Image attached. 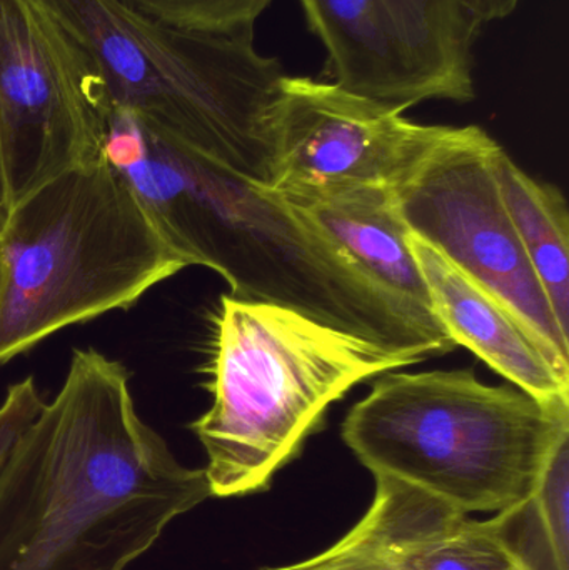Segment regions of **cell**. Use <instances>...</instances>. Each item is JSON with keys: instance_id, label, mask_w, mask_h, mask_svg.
I'll return each mask as SVG.
<instances>
[{"instance_id": "obj_2", "label": "cell", "mask_w": 569, "mask_h": 570, "mask_svg": "<svg viewBox=\"0 0 569 570\" xmlns=\"http://www.w3.org/2000/svg\"><path fill=\"white\" fill-rule=\"evenodd\" d=\"M104 154L174 249L189 266L219 274L234 298L293 308L433 358L457 348L436 317L381 287L264 184L167 142L116 107Z\"/></svg>"}, {"instance_id": "obj_12", "label": "cell", "mask_w": 569, "mask_h": 570, "mask_svg": "<svg viewBox=\"0 0 569 570\" xmlns=\"http://www.w3.org/2000/svg\"><path fill=\"white\" fill-rule=\"evenodd\" d=\"M431 308L454 344L463 345L510 384L543 402L567 401L569 377L557 371L523 325L447 257L410 234Z\"/></svg>"}, {"instance_id": "obj_5", "label": "cell", "mask_w": 569, "mask_h": 570, "mask_svg": "<svg viewBox=\"0 0 569 570\" xmlns=\"http://www.w3.org/2000/svg\"><path fill=\"white\" fill-rule=\"evenodd\" d=\"M190 267L100 157L12 207L0 229V364Z\"/></svg>"}, {"instance_id": "obj_16", "label": "cell", "mask_w": 569, "mask_h": 570, "mask_svg": "<svg viewBox=\"0 0 569 570\" xmlns=\"http://www.w3.org/2000/svg\"><path fill=\"white\" fill-rule=\"evenodd\" d=\"M531 502L558 569L569 570V432L551 452Z\"/></svg>"}, {"instance_id": "obj_8", "label": "cell", "mask_w": 569, "mask_h": 570, "mask_svg": "<svg viewBox=\"0 0 569 570\" xmlns=\"http://www.w3.org/2000/svg\"><path fill=\"white\" fill-rule=\"evenodd\" d=\"M110 102L42 0H0V159L9 206L104 154Z\"/></svg>"}, {"instance_id": "obj_17", "label": "cell", "mask_w": 569, "mask_h": 570, "mask_svg": "<svg viewBox=\"0 0 569 570\" xmlns=\"http://www.w3.org/2000/svg\"><path fill=\"white\" fill-rule=\"evenodd\" d=\"M271 570H410L401 564L380 539L357 522L340 541L320 554Z\"/></svg>"}, {"instance_id": "obj_3", "label": "cell", "mask_w": 569, "mask_h": 570, "mask_svg": "<svg viewBox=\"0 0 569 570\" xmlns=\"http://www.w3.org/2000/svg\"><path fill=\"white\" fill-rule=\"evenodd\" d=\"M430 358L293 308L223 295L207 371L213 404L190 424L206 452L210 494L267 491L323 428L334 402L384 372Z\"/></svg>"}, {"instance_id": "obj_15", "label": "cell", "mask_w": 569, "mask_h": 570, "mask_svg": "<svg viewBox=\"0 0 569 570\" xmlns=\"http://www.w3.org/2000/svg\"><path fill=\"white\" fill-rule=\"evenodd\" d=\"M136 9L183 29L234 33L254 29L274 0H124Z\"/></svg>"}, {"instance_id": "obj_6", "label": "cell", "mask_w": 569, "mask_h": 570, "mask_svg": "<svg viewBox=\"0 0 569 570\" xmlns=\"http://www.w3.org/2000/svg\"><path fill=\"white\" fill-rule=\"evenodd\" d=\"M99 70L110 107L167 142L266 186L264 119L283 66L254 29H183L124 0H42Z\"/></svg>"}, {"instance_id": "obj_13", "label": "cell", "mask_w": 569, "mask_h": 570, "mask_svg": "<svg viewBox=\"0 0 569 570\" xmlns=\"http://www.w3.org/2000/svg\"><path fill=\"white\" fill-rule=\"evenodd\" d=\"M277 196L304 214L381 287L418 311L436 317L411 253L410 229L401 216L393 187L333 184Z\"/></svg>"}, {"instance_id": "obj_1", "label": "cell", "mask_w": 569, "mask_h": 570, "mask_svg": "<svg viewBox=\"0 0 569 570\" xmlns=\"http://www.w3.org/2000/svg\"><path fill=\"white\" fill-rule=\"evenodd\" d=\"M209 498L140 417L127 368L76 348L0 471V570H124Z\"/></svg>"}, {"instance_id": "obj_11", "label": "cell", "mask_w": 569, "mask_h": 570, "mask_svg": "<svg viewBox=\"0 0 569 570\" xmlns=\"http://www.w3.org/2000/svg\"><path fill=\"white\" fill-rule=\"evenodd\" d=\"M373 502L360 519L410 570H524L501 515L487 521L420 488L374 478Z\"/></svg>"}, {"instance_id": "obj_14", "label": "cell", "mask_w": 569, "mask_h": 570, "mask_svg": "<svg viewBox=\"0 0 569 570\" xmlns=\"http://www.w3.org/2000/svg\"><path fill=\"white\" fill-rule=\"evenodd\" d=\"M497 174L524 254L569 337V214L561 190L528 176L501 147Z\"/></svg>"}, {"instance_id": "obj_22", "label": "cell", "mask_w": 569, "mask_h": 570, "mask_svg": "<svg viewBox=\"0 0 569 570\" xmlns=\"http://www.w3.org/2000/svg\"><path fill=\"white\" fill-rule=\"evenodd\" d=\"M263 570H271V569H263Z\"/></svg>"}, {"instance_id": "obj_4", "label": "cell", "mask_w": 569, "mask_h": 570, "mask_svg": "<svg viewBox=\"0 0 569 570\" xmlns=\"http://www.w3.org/2000/svg\"><path fill=\"white\" fill-rule=\"evenodd\" d=\"M568 432L569 399L488 385L474 368L384 372L341 425L373 478L408 482L470 515L528 504Z\"/></svg>"}, {"instance_id": "obj_10", "label": "cell", "mask_w": 569, "mask_h": 570, "mask_svg": "<svg viewBox=\"0 0 569 570\" xmlns=\"http://www.w3.org/2000/svg\"><path fill=\"white\" fill-rule=\"evenodd\" d=\"M403 112L336 82L284 73L264 119L266 186L276 194L351 183L393 187L441 129Z\"/></svg>"}, {"instance_id": "obj_18", "label": "cell", "mask_w": 569, "mask_h": 570, "mask_svg": "<svg viewBox=\"0 0 569 570\" xmlns=\"http://www.w3.org/2000/svg\"><path fill=\"white\" fill-rule=\"evenodd\" d=\"M43 404L46 401L33 377L22 379L7 389L6 397L0 402V471L17 439L36 419Z\"/></svg>"}, {"instance_id": "obj_20", "label": "cell", "mask_w": 569, "mask_h": 570, "mask_svg": "<svg viewBox=\"0 0 569 570\" xmlns=\"http://www.w3.org/2000/svg\"><path fill=\"white\" fill-rule=\"evenodd\" d=\"M481 26L493 20L507 19L517 10L520 0H458Z\"/></svg>"}, {"instance_id": "obj_21", "label": "cell", "mask_w": 569, "mask_h": 570, "mask_svg": "<svg viewBox=\"0 0 569 570\" xmlns=\"http://www.w3.org/2000/svg\"><path fill=\"white\" fill-rule=\"evenodd\" d=\"M9 196H7L6 179H3L2 159H0V229L6 223L7 214H9Z\"/></svg>"}, {"instance_id": "obj_19", "label": "cell", "mask_w": 569, "mask_h": 570, "mask_svg": "<svg viewBox=\"0 0 569 570\" xmlns=\"http://www.w3.org/2000/svg\"><path fill=\"white\" fill-rule=\"evenodd\" d=\"M507 531L523 558L524 570H560L548 548L533 505H524L507 518Z\"/></svg>"}, {"instance_id": "obj_7", "label": "cell", "mask_w": 569, "mask_h": 570, "mask_svg": "<svg viewBox=\"0 0 569 570\" xmlns=\"http://www.w3.org/2000/svg\"><path fill=\"white\" fill-rule=\"evenodd\" d=\"M500 150L481 127L441 126L394 183V197L410 234L493 295L569 377V337L508 213L497 174Z\"/></svg>"}, {"instance_id": "obj_9", "label": "cell", "mask_w": 569, "mask_h": 570, "mask_svg": "<svg viewBox=\"0 0 569 570\" xmlns=\"http://www.w3.org/2000/svg\"><path fill=\"white\" fill-rule=\"evenodd\" d=\"M326 69L350 92L406 110L477 97L481 23L458 0H300Z\"/></svg>"}]
</instances>
